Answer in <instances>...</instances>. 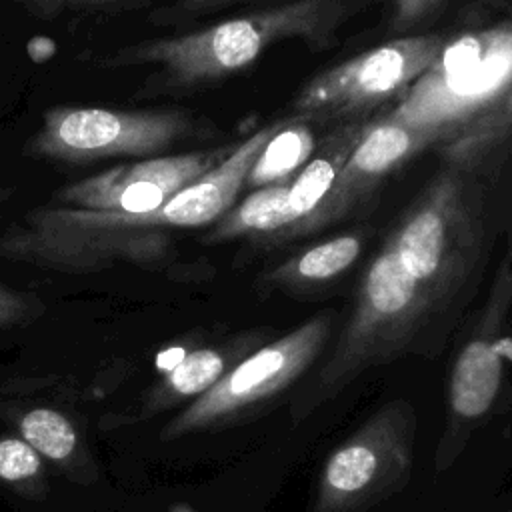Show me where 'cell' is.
Here are the masks:
<instances>
[{
  "label": "cell",
  "instance_id": "1",
  "mask_svg": "<svg viewBox=\"0 0 512 512\" xmlns=\"http://www.w3.org/2000/svg\"><path fill=\"white\" fill-rule=\"evenodd\" d=\"M376 0H288L176 36L126 44L104 56V68L154 66L134 98L180 94L216 84L260 60L274 44L302 40L330 50L338 32Z\"/></svg>",
  "mask_w": 512,
  "mask_h": 512
},
{
  "label": "cell",
  "instance_id": "2",
  "mask_svg": "<svg viewBox=\"0 0 512 512\" xmlns=\"http://www.w3.org/2000/svg\"><path fill=\"white\" fill-rule=\"evenodd\" d=\"M280 124L282 118L258 128L236 144L218 166L150 212L126 214L68 206L42 208L28 216V228L6 234L0 242V250L54 266L86 264L88 256H104L110 252L136 256L146 250L154 256L156 250L166 244V238L154 232L156 228L206 226L218 222L234 206L256 156Z\"/></svg>",
  "mask_w": 512,
  "mask_h": 512
},
{
  "label": "cell",
  "instance_id": "3",
  "mask_svg": "<svg viewBox=\"0 0 512 512\" xmlns=\"http://www.w3.org/2000/svg\"><path fill=\"white\" fill-rule=\"evenodd\" d=\"M432 312L440 310L404 270L392 242L386 238L360 278L352 314L304 396L300 412H312L368 368L416 352L414 344Z\"/></svg>",
  "mask_w": 512,
  "mask_h": 512
},
{
  "label": "cell",
  "instance_id": "4",
  "mask_svg": "<svg viewBox=\"0 0 512 512\" xmlns=\"http://www.w3.org/2000/svg\"><path fill=\"white\" fill-rule=\"evenodd\" d=\"M464 170L450 164L436 174L386 236L438 310L460 294L480 260L482 226Z\"/></svg>",
  "mask_w": 512,
  "mask_h": 512
},
{
  "label": "cell",
  "instance_id": "5",
  "mask_svg": "<svg viewBox=\"0 0 512 512\" xmlns=\"http://www.w3.org/2000/svg\"><path fill=\"white\" fill-rule=\"evenodd\" d=\"M220 130L186 108L116 110L98 106H54L26 142V154L66 164L108 158H150L188 140H206Z\"/></svg>",
  "mask_w": 512,
  "mask_h": 512
},
{
  "label": "cell",
  "instance_id": "6",
  "mask_svg": "<svg viewBox=\"0 0 512 512\" xmlns=\"http://www.w3.org/2000/svg\"><path fill=\"white\" fill-rule=\"evenodd\" d=\"M512 92V22L446 40L430 68L386 112L454 136Z\"/></svg>",
  "mask_w": 512,
  "mask_h": 512
},
{
  "label": "cell",
  "instance_id": "7",
  "mask_svg": "<svg viewBox=\"0 0 512 512\" xmlns=\"http://www.w3.org/2000/svg\"><path fill=\"white\" fill-rule=\"evenodd\" d=\"M416 434L412 402L382 404L326 458L314 512H364L402 492L414 468Z\"/></svg>",
  "mask_w": 512,
  "mask_h": 512
},
{
  "label": "cell",
  "instance_id": "8",
  "mask_svg": "<svg viewBox=\"0 0 512 512\" xmlns=\"http://www.w3.org/2000/svg\"><path fill=\"white\" fill-rule=\"evenodd\" d=\"M444 44L440 34L396 36L312 76L290 100L288 114L328 126L372 118L430 68Z\"/></svg>",
  "mask_w": 512,
  "mask_h": 512
},
{
  "label": "cell",
  "instance_id": "9",
  "mask_svg": "<svg viewBox=\"0 0 512 512\" xmlns=\"http://www.w3.org/2000/svg\"><path fill=\"white\" fill-rule=\"evenodd\" d=\"M512 308V264L502 260L480 314L458 348L446 386V418L434 452V470H450L472 434L488 418L502 382V326Z\"/></svg>",
  "mask_w": 512,
  "mask_h": 512
},
{
  "label": "cell",
  "instance_id": "10",
  "mask_svg": "<svg viewBox=\"0 0 512 512\" xmlns=\"http://www.w3.org/2000/svg\"><path fill=\"white\" fill-rule=\"evenodd\" d=\"M330 332L332 314L320 312L278 340L262 346L202 392L166 426L162 436L176 438L222 424L250 406L284 392L314 364Z\"/></svg>",
  "mask_w": 512,
  "mask_h": 512
},
{
  "label": "cell",
  "instance_id": "11",
  "mask_svg": "<svg viewBox=\"0 0 512 512\" xmlns=\"http://www.w3.org/2000/svg\"><path fill=\"white\" fill-rule=\"evenodd\" d=\"M236 146H212L182 154L140 158L60 188L56 206L140 214L170 200L178 190L218 166Z\"/></svg>",
  "mask_w": 512,
  "mask_h": 512
},
{
  "label": "cell",
  "instance_id": "12",
  "mask_svg": "<svg viewBox=\"0 0 512 512\" xmlns=\"http://www.w3.org/2000/svg\"><path fill=\"white\" fill-rule=\"evenodd\" d=\"M452 136L444 130L398 122L388 114H374L340 170L320 208L294 232L312 234L348 216L382 184V180L430 144H444Z\"/></svg>",
  "mask_w": 512,
  "mask_h": 512
},
{
  "label": "cell",
  "instance_id": "13",
  "mask_svg": "<svg viewBox=\"0 0 512 512\" xmlns=\"http://www.w3.org/2000/svg\"><path fill=\"white\" fill-rule=\"evenodd\" d=\"M370 118L334 124L320 140L314 156L304 168L286 182L282 216L286 222L278 240L294 238V232L320 208L330 194L340 170L358 144L362 130Z\"/></svg>",
  "mask_w": 512,
  "mask_h": 512
},
{
  "label": "cell",
  "instance_id": "14",
  "mask_svg": "<svg viewBox=\"0 0 512 512\" xmlns=\"http://www.w3.org/2000/svg\"><path fill=\"white\" fill-rule=\"evenodd\" d=\"M332 126L310 116H282L280 128L268 138L256 156L244 188L256 190L292 180L314 156L322 136Z\"/></svg>",
  "mask_w": 512,
  "mask_h": 512
},
{
  "label": "cell",
  "instance_id": "15",
  "mask_svg": "<svg viewBox=\"0 0 512 512\" xmlns=\"http://www.w3.org/2000/svg\"><path fill=\"white\" fill-rule=\"evenodd\" d=\"M370 236L372 228H354L322 240L288 258L272 272V280L284 286L332 282L360 260Z\"/></svg>",
  "mask_w": 512,
  "mask_h": 512
},
{
  "label": "cell",
  "instance_id": "16",
  "mask_svg": "<svg viewBox=\"0 0 512 512\" xmlns=\"http://www.w3.org/2000/svg\"><path fill=\"white\" fill-rule=\"evenodd\" d=\"M512 136V92L466 122L442 144L448 164L470 168Z\"/></svg>",
  "mask_w": 512,
  "mask_h": 512
},
{
  "label": "cell",
  "instance_id": "17",
  "mask_svg": "<svg viewBox=\"0 0 512 512\" xmlns=\"http://www.w3.org/2000/svg\"><path fill=\"white\" fill-rule=\"evenodd\" d=\"M226 360L220 352L210 348H198L166 374L160 388L154 394V404L164 406L182 396H200L224 376Z\"/></svg>",
  "mask_w": 512,
  "mask_h": 512
},
{
  "label": "cell",
  "instance_id": "18",
  "mask_svg": "<svg viewBox=\"0 0 512 512\" xmlns=\"http://www.w3.org/2000/svg\"><path fill=\"white\" fill-rule=\"evenodd\" d=\"M22 438L50 460H66L76 448V430L52 408H34L20 420Z\"/></svg>",
  "mask_w": 512,
  "mask_h": 512
},
{
  "label": "cell",
  "instance_id": "19",
  "mask_svg": "<svg viewBox=\"0 0 512 512\" xmlns=\"http://www.w3.org/2000/svg\"><path fill=\"white\" fill-rule=\"evenodd\" d=\"M244 2L256 0H174L168 6H162L150 14V22L156 26H188L198 18H204L212 12L238 6Z\"/></svg>",
  "mask_w": 512,
  "mask_h": 512
},
{
  "label": "cell",
  "instance_id": "20",
  "mask_svg": "<svg viewBox=\"0 0 512 512\" xmlns=\"http://www.w3.org/2000/svg\"><path fill=\"white\" fill-rule=\"evenodd\" d=\"M40 470L38 452L22 438L0 440V478L6 482H20L36 476Z\"/></svg>",
  "mask_w": 512,
  "mask_h": 512
},
{
  "label": "cell",
  "instance_id": "21",
  "mask_svg": "<svg viewBox=\"0 0 512 512\" xmlns=\"http://www.w3.org/2000/svg\"><path fill=\"white\" fill-rule=\"evenodd\" d=\"M446 0H392L386 30L398 36L428 22Z\"/></svg>",
  "mask_w": 512,
  "mask_h": 512
},
{
  "label": "cell",
  "instance_id": "22",
  "mask_svg": "<svg viewBox=\"0 0 512 512\" xmlns=\"http://www.w3.org/2000/svg\"><path fill=\"white\" fill-rule=\"evenodd\" d=\"M28 312H32L28 298L0 286V328L22 322Z\"/></svg>",
  "mask_w": 512,
  "mask_h": 512
},
{
  "label": "cell",
  "instance_id": "23",
  "mask_svg": "<svg viewBox=\"0 0 512 512\" xmlns=\"http://www.w3.org/2000/svg\"><path fill=\"white\" fill-rule=\"evenodd\" d=\"M186 356H188V350H186L184 346H170V348H166V350H162V352L156 354L154 366H156L158 372L168 374V372L174 370Z\"/></svg>",
  "mask_w": 512,
  "mask_h": 512
},
{
  "label": "cell",
  "instance_id": "24",
  "mask_svg": "<svg viewBox=\"0 0 512 512\" xmlns=\"http://www.w3.org/2000/svg\"><path fill=\"white\" fill-rule=\"evenodd\" d=\"M38 10L42 12H52V10H58L62 4L66 2H72V0H30Z\"/></svg>",
  "mask_w": 512,
  "mask_h": 512
},
{
  "label": "cell",
  "instance_id": "25",
  "mask_svg": "<svg viewBox=\"0 0 512 512\" xmlns=\"http://www.w3.org/2000/svg\"><path fill=\"white\" fill-rule=\"evenodd\" d=\"M76 4H96V6H102V4H124V2H130V0H72Z\"/></svg>",
  "mask_w": 512,
  "mask_h": 512
},
{
  "label": "cell",
  "instance_id": "26",
  "mask_svg": "<svg viewBox=\"0 0 512 512\" xmlns=\"http://www.w3.org/2000/svg\"><path fill=\"white\" fill-rule=\"evenodd\" d=\"M170 512H194V510L190 506H186V504H176V506H172Z\"/></svg>",
  "mask_w": 512,
  "mask_h": 512
},
{
  "label": "cell",
  "instance_id": "27",
  "mask_svg": "<svg viewBox=\"0 0 512 512\" xmlns=\"http://www.w3.org/2000/svg\"><path fill=\"white\" fill-rule=\"evenodd\" d=\"M506 258L510 260V264H512V244H510V250H508V254H506Z\"/></svg>",
  "mask_w": 512,
  "mask_h": 512
}]
</instances>
